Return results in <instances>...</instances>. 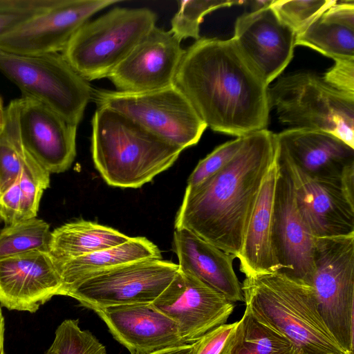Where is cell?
Segmentation results:
<instances>
[{"label": "cell", "mask_w": 354, "mask_h": 354, "mask_svg": "<svg viewBox=\"0 0 354 354\" xmlns=\"http://www.w3.org/2000/svg\"><path fill=\"white\" fill-rule=\"evenodd\" d=\"M21 192L18 178L0 194V214L6 225L21 221Z\"/></svg>", "instance_id": "cell-37"}, {"label": "cell", "mask_w": 354, "mask_h": 354, "mask_svg": "<svg viewBox=\"0 0 354 354\" xmlns=\"http://www.w3.org/2000/svg\"><path fill=\"white\" fill-rule=\"evenodd\" d=\"M274 133L244 136L235 156L195 186H187L175 229L187 230L221 250L239 254L261 184L276 160Z\"/></svg>", "instance_id": "cell-2"}, {"label": "cell", "mask_w": 354, "mask_h": 354, "mask_svg": "<svg viewBox=\"0 0 354 354\" xmlns=\"http://www.w3.org/2000/svg\"><path fill=\"white\" fill-rule=\"evenodd\" d=\"M170 30L154 27L108 78L116 91L143 93L174 84L185 50Z\"/></svg>", "instance_id": "cell-15"}, {"label": "cell", "mask_w": 354, "mask_h": 354, "mask_svg": "<svg viewBox=\"0 0 354 354\" xmlns=\"http://www.w3.org/2000/svg\"><path fill=\"white\" fill-rule=\"evenodd\" d=\"M58 0H0V38L41 14Z\"/></svg>", "instance_id": "cell-33"}, {"label": "cell", "mask_w": 354, "mask_h": 354, "mask_svg": "<svg viewBox=\"0 0 354 354\" xmlns=\"http://www.w3.org/2000/svg\"><path fill=\"white\" fill-rule=\"evenodd\" d=\"M332 87L354 95V59H338L322 77Z\"/></svg>", "instance_id": "cell-36"}, {"label": "cell", "mask_w": 354, "mask_h": 354, "mask_svg": "<svg viewBox=\"0 0 354 354\" xmlns=\"http://www.w3.org/2000/svg\"><path fill=\"white\" fill-rule=\"evenodd\" d=\"M269 101L283 124L330 133L354 149V95L313 73L299 72L278 79Z\"/></svg>", "instance_id": "cell-6"}, {"label": "cell", "mask_w": 354, "mask_h": 354, "mask_svg": "<svg viewBox=\"0 0 354 354\" xmlns=\"http://www.w3.org/2000/svg\"><path fill=\"white\" fill-rule=\"evenodd\" d=\"M6 120V109L3 107V102L0 97V130L3 128Z\"/></svg>", "instance_id": "cell-41"}, {"label": "cell", "mask_w": 354, "mask_h": 354, "mask_svg": "<svg viewBox=\"0 0 354 354\" xmlns=\"http://www.w3.org/2000/svg\"><path fill=\"white\" fill-rule=\"evenodd\" d=\"M179 272L178 265L160 259L131 262L89 274L63 295L92 309L151 304Z\"/></svg>", "instance_id": "cell-10"}, {"label": "cell", "mask_w": 354, "mask_h": 354, "mask_svg": "<svg viewBox=\"0 0 354 354\" xmlns=\"http://www.w3.org/2000/svg\"><path fill=\"white\" fill-rule=\"evenodd\" d=\"M0 71L23 93L78 125L92 97L88 81L62 53L21 55L0 52Z\"/></svg>", "instance_id": "cell-7"}, {"label": "cell", "mask_w": 354, "mask_h": 354, "mask_svg": "<svg viewBox=\"0 0 354 354\" xmlns=\"http://www.w3.org/2000/svg\"><path fill=\"white\" fill-rule=\"evenodd\" d=\"M94 95L98 106L124 115L183 149L197 144L207 127L175 84L143 93L100 90Z\"/></svg>", "instance_id": "cell-9"}, {"label": "cell", "mask_w": 354, "mask_h": 354, "mask_svg": "<svg viewBox=\"0 0 354 354\" xmlns=\"http://www.w3.org/2000/svg\"><path fill=\"white\" fill-rule=\"evenodd\" d=\"M62 281L48 252H32L0 259V304L8 310L35 313Z\"/></svg>", "instance_id": "cell-18"}, {"label": "cell", "mask_w": 354, "mask_h": 354, "mask_svg": "<svg viewBox=\"0 0 354 354\" xmlns=\"http://www.w3.org/2000/svg\"><path fill=\"white\" fill-rule=\"evenodd\" d=\"M194 351V342L162 349L150 354H193Z\"/></svg>", "instance_id": "cell-39"}, {"label": "cell", "mask_w": 354, "mask_h": 354, "mask_svg": "<svg viewBox=\"0 0 354 354\" xmlns=\"http://www.w3.org/2000/svg\"><path fill=\"white\" fill-rule=\"evenodd\" d=\"M245 1L184 0L178 1V10L171 20L169 30L180 41L189 37L201 38L200 25L204 17L218 8L244 3Z\"/></svg>", "instance_id": "cell-29"}, {"label": "cell", "mask_w": 354, "mask_h": 354, "mask_svg": "<svg viewBox=\"0 0 354 354\" xmlns=\"http://www.w3.org/2000/svg\"><path fill=\"white\" fill-rule=\"evenodd\" d=\"M336 2V0H272L270 7L296 36Z\"/></svg>", "instance_id": "cell-31"}, {"label": "cell", "mask_w": 354, "mask_h": 354, "mask_svg": "<svg viewBox=\"0 0 354 354\" xmlns=\"http://www.w3.org/2000/svg\"><path fill=\"white\" fill-rule=\"evenodd\" d=\"M130 238L112 227L77 220L51 232L48 253L55 262H62L122 244Z\"/></svg>", "instance_id": "cell-25"}, {"label": "cell", "mask_w": 354, "mask_h": 354, "mask_svg": "<svg viewBox=\"0 0 354 354\" xmlns=\"http://www.w3.org/2000/svg\"><path fill=\"white\" fill-rule=\"evenodd\" d=\"M239 320L220 325L194 342L193 354H232Z\"/></svg>", "instance_id": "cell-35"}, {"label": "cell", "mask_w": 354, "mask_h": 354, "mask_svg": "<svg viewBox=\"0 0 354 354\" xmlns=\"http://www.w3.org/2000/svg\"><path fill=\"white\" fill-rule=\"evenodd\" d=\"M183 150L111 109L98 106L93 115V160L111 186L140 187L169 169Z\"/></svg>", "instance_id": "cell-4"}, {"label": "cell", "mask_w": 354, "mask_h": 354, "mask_svg": "<svg viewBox=\"0 0 354 354\" xmlns=\"http://www.w3.org/2000/svg\"><path fill=\"white\" fill-rule=\"evenodd\" d=\"M295 45L309 47L335 61L354 59V1H337L295 36Z\"/></svg>", "instance_id": "cell-23"}, {"label": "cell", "mask_w": 354, "mask_h": 354, "mask_svg": "<svg viewBox=\"0 0 354 354\" xmlns=\"http://www.w3.org/2000/svg\"><path fill=\"white\" fill-rule=\"evenodd\" d=\"M340 185L347 199L354 204V164L348 166L343 171Z\"/></svg>", "instance_id": "cell-38"}, {"label": "cell", "mask_w": 354, "mask_h": 354, "mask_svg": "<svg viewBox=\"0 0 354 354\" xmlns=\"http://www.w3.org/2000/svg\"><path fill=\"white\" fill-rule=\"evenodd\" d=\"M315 239L299 213L289 178L279 168L272 233L279 272L312 286Z\"/></svg>", "instance_id": "cell-17"}, {"label": "cell", "mask_w": 354, "mask_h": 354, "mask_svg": "<svg viewBox=\"0 0 354 354\" xmlns=\"http://www.w3.org/2000/svg\"><path fill=\"white\" fill-rule=\"evenodd\" d=\"M5 320L0 307V354H6L4 351Z\"/></svg>", "instance_id": "cell-40"}, {"label": "cell", "mask_w": 354, "mask_h": 354, "mask_svg": "<svg viewBox=\"0 0 354 354\" xmlns=\"http://www.w3.org/2000/svg\"><path fill=\"white\" fill-rule=\"evenodd\" d=\"M156 21L149 8L115 7L82 26L62 55L86 81L108 78Z\"/></svg>", "instance_id": "cell-5"}, {"label": "cell", "mask_w": 354, "mask_h": 354, "mask_svg": "<svg viewBox=\"0 0 354 354\" xmlns=\"http://www.w3.org/2000/svg\"><path fill=\"white\" fill-rule=\"evenodd\" d=\"M174 84L214 131L237 138L268 127V86L232 38L196 40L185 50Z\"/></svg>", "instance_id": "cell-1"}, {"label": "cell", "mask_w": 354, "mask_h": 354, "mask_svg": "<svg viewBox=\"0 0 354 354\" xmlns=\"http://www.w3.org/2000/svg\"><path fill=\"white\" fill-rule=\"evenodd\" d=\"M173 246L180 272L195 277L233 303L244 301L233 268L234 256L185 229H175Z\"/></svg>", "instance_id": "cell-21"}, {"label": "cell", "mask_w": 354, "mask_h": 354, "mask_svg": "<svg viewBox=\"0 0 354 354\" xmlns=\"http://www.w3.org/2000/svg\"><path fill=\"white\" fill-rule=\"evenodd\" d=\"M0 52H1V50H0Z\"/></svg>", "instance_id": "cell-43"}, {"label": "cell", "mask_w": 354, "mask_h": 354, "mask_svg": "<svg viewBox=\"0 0 354 354\" xmlns=\"http://www.w3.org/2000/svg\"><path fill=\"white\" fill-rule=\"evenodd\" d=\"M2 221H3L2 216H1V214H0V223H1Z\"/></svg>", "instance_id": "cell-42"}, {"label": "cell", "mask_w": 354, "mask_h": 354, "mask_svg": "<svg viewBox=\"0 0 354 354\" xmlns=\"http://www.w3.org/2000/svg\"><path fill=\"white\" fill-rule=\"evenodd\" d=\"M241 289L252 316L290 341L295 354H346L325 326L312 286L277 271L245 277Z\"/></svg>", "instance_id": "cell-3"}, {"label": "cell", "mask_w": 354, "mask_h": 354, "mask_svg": "<svg viewBox=\"0 0 354 354\" xmlns=\"http://www.w3.org/2000/svg\"><path fill=\"white\" fill-rule=\"evenodd\" d=\"M120 0H58L45 12L0 38V50L21 55L61 53L75 33L99 11Z\"/></svg>", "instance_id": "cell-11"}, {"label": "cell", "mask_w": 354, "mask_h": 354, "mask_svg": "<svg viewBox=\"0 0 354 354\" xmlns=\"http://www.w3.org/2000/svg\"><path fill=\"white\" fill-rule=\"evenodd\" d=\"M158 246L145 237H131L125 243L62 262H55L62 279L59 295L91 274L123 264L160 259Z\"/></svg>", "instance_id": "cell-24"}, {"label": "cell", "mask_w": 354, "mask_h": 354, "mask_svg": "<svg viewBox=\"0 0 354 354\" xmlns=\"http://www.w3.org/2000/svg\"><path fill=\"white\" fill-rule=\"evenodd\" d=\"M232 38L268 86L293 57L295 34L278 19L270 6L240 15Z\"/></svg>", "instance_id": "cell-16"}, {"label": "cell", "mask_w": 354, "mask_h": 354, "mask_svg": "<svg viewBox=\"0 0 354 354\" xmlns=\"http://www.w3.org/2000/svg\"><path fill=\"white\" fill-rule=\"evenodd\" d=\"M279 167L276 160L261 184L236 258L245 277L279 270L272 241L273 209Z\"/></svg>", "instance_id": "cell-22"}, {"label": "cell", "mask_w": 354, "mask_h": 354, "mask_svg": "<svg viewBox=\"0 0 354 354\" xmlns=\"http://www.w3.org/2000/svg\"><path fill=\"white\" fill-rule=\"evenodd\" d=\"M277 152L310 177L340 181L354 164V149L337 137L321 131L290 128L274 133Z\"/></svg>", "instance_id": "cell-20"}, {"label": "cell", "mask_w": 354, "mask_h": 354, "mask_svg": "<svg viewBox=\"0 0 354 354\" xmlns=\"http://www.w3.org/2000/svg\"><path fill=\"white\" fill-rule=\"evenodd\" d=\"M94 311L131 354H150L186 344L177 324L151 304L115 306Z\"/></svg>", "instance_id": "cell-19"}, {"label": "cell", "mask_w": 354, "mask_h": 354, "mask_svg": "<svg viewBox=\"0 0 354 354\" xmlns=\"http://www.w3.org/2000/svg\"><path fill=\"white\" fill-rule=\"evenodd\" d=\"M244 136L227 141L216 147L200 160L187 180V186L197 185L225 167L237 153Z\"/></svg>", "instance_id": "cell-34"}, {"label": "cell", "mask_w": 354, "mask_h": 354, "mask_svg": "<svg viewBox=\"0 0 354 354\" xmlns=\"http://www.w3.org/2000/svg\"><path fill=\"white\" fill-rule=\"evenodd\" d=\"M49 225L36 217L6 225L0 232V259L32 252H48Z\"/></svg>", "instance_id": "cell-27"}, {"label": "cell", "mask_w": 354, "mask_h": 354, "mask_svg": "<svg viewBox=\"0 0 354 354\" xmlns=\"http://www.w3.org/2000/svg\"><path fill=\"white\" fill-rule=\"evenodd\" d=\"M232 354H295V351L290 341L258 322L245 308Z\"/></svg>", "instance_id": "cell-26"}, {"label": "cell", "mask_w": 354, "mask_h": 354, "mask_svg": "<svg viewBox=\"0 0 354 354\" xmlns=\"http://www.w3.org/2000/svg\"><path fill=\"white\" fill-rule=\"evenodd\" d=\"M105 346L91 332L82 330L78 319H66L57 328L44 354H106Z\"/></svg>", "instance_id": "cell-30"}, {"label": "cell", "mask_w": 354, "mask_h": 354, "mask_svg": "<svg viewBox=\"0 0 354 354\" xmlns=\"http://www.w3.org/2000/svg\"><path fill=\"white\" fill-rule=\"evenodd\" d=\"M277 161L289 178L299 213L315 238L354 234V204L340 181L310 177L277 151Z\"/></svg>", "instance_id": "cell-13"}, {"label": "cell", "mask_w": 354, "mask_h": 354, "mask_svg": "<svg viewBox=\"0 0 354 354\" xmlns=\"http://www.w3.org/2000/svg\"><path fill=\"white\" fill-rule=\"evenodd\" d=\"M313 261L319 313L340 348L354 354V234L316 238Z\"/></svg>", "instance_id": "cell-8"}, {"label": "cell", "mask_w": 354, "mask_h": 354, "mask_svg": "<svg viewBox=\"0 0 354 354\" xmlns=\"http://www.w3.org/2000/svg\"><path fill=\"white\" fill-rule=\"evenodd\" d=\"M27 153L19 136L14 100L6 108L5 124L0 130V194L20 176Z\"/></svg>", "instance_id": "cell-28"}, {"label": "cell", "mask_w": 354, "mask_h": 354, "mask_svg": "<svg viewBox=\"0 0 354 354\" xmlns=\"http://www.w3.org/2000/svg\"><path fill=\"white\" fill-rule=\"evenodd\" d=\"M15 101L25 150L50 174L66 171L76 156L77 126L31 98L22 96Z\"/></svg>", "instance_id": "cell-14"}, {"label": "cell", "mask_w": 354, "mask_h": 354, "mask_svg": "<svg viewBox=\"0 0 354 354\" xmlns=\"http://www.w3.org/2000/svg\"><path fill=\"white\" fill-rule=\"evenodd\" d=\"M18 183L21 199V220L35 218L42 194L50 186V174L28 153Z\"/></svg>", "instance_id": "cell-32"}, {"label": "cell", "mask_w": 354, "mask_h": 354, "mask_svg": "<svg viewBox=\"0 0 354 354\" xmlns=\"http://www.w3.org/2000/svg\"><path fill=\"white\" fill-rule=\"evenodd\" d=\"M151 305L177 324L184 344L225 324L234 308V303L180 270Z\"/></svg>", "instance_id": "cell-12"}]
</instances>
